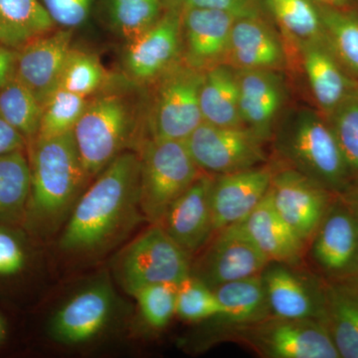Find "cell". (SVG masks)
<instances>
[{
  "mask_svg": "<svg viewBox=\"0 0 358 358\" xmlns=\"http://www.w3.org/2000/svg\"><path fill=\"white\" fill-rule=\"evenodd\" d=\"M30 189L31 169L20 150L0 155V211L20 210Z\"/></svg>",
  "mask_w": 358,
  "mask_h": 358,
  "instance_id": "30",
  "label": "cell"
},
{
  "mask_svg": "<svg viewBox=\"0 0 358 358\" xmlns=\"http://www.w3.org/2000/svg\"><path fill=\"white\" fill-rule=\"evenodd\" d=\"M203 122L219 127H241L237 74L227 67L213 68L204 75L199 94Z\"/></svg>",
  "mask_w": 358,
  "mask_h": 358,
  "instance_id": "26",
  "label": "cell"
},
{
  "mask_svg": "<svg viewBox=\"0 0 358 358\" xmlns=\"http://www.w3.org/2000/svg\"><path fill=\"white\" fill-rule=\"evenodd\" d=\"M16 54L7 49H0V87L13 78L15 68Z\"/></svg>",
  "mask_w": 358,
  "mask_h": 358,
  "instance_id": "42",
  "label": "cell"
},
{
  "mask_svg": "<svg viewBox=\"0 0 358 358\" xmlns=\"http://www.w3.org/2000/svg\"><path fill=\"white\" fill-rule=\"evenodd\" d=\"M41 103L27 87L11 78L0 91V117L24 138L37 136L42 115Z\"/></svg>",
  "mask_w": 358,
  "mask_h": 358,
  "instance_id": "28",
  "label": "cell"
},
{
  "mask_svg": "<svg viewBox=\"0 0 358 358\" xmlns=\"http://www.w3.org/2000/svg\"><path fill=\"white\" fill-rule=\"evenodd\" d=\"M213 181L208 174H200L157 223L189 256L206 246L214 237L211 210Z\"/></svg>",
  "mask_w": 358,
  "mask_h": 358,
  "instance_id": "13",
  "label": "cell"
},
{
  "mask_svg": "<svg viewBox=\"0 0 358 358\" xmlns=\"http://www.w3.org/2000/svg\"><path fill=\"white\" fill-rule=\"evenodd\" d=\"M272 171L253 167L214 178L211 189V210L214 235L241 222L260 204L267 194Z\"/></svg>",
  "mask_w": 358,
  "mask_h": 358,
  "instance_id": "16",
  "label": "cell"
},
{
  "mask_svg": "<svg viewBox=\"0 0 358 358\" xmlns=\"http://www.w3.org/2000/svg\"><path fill=\"white\" fill-rule=\"evenodd\" d=\"M222 313L215 292L197 278L189 275L178 286L176 313L186 322L218 319Z\"/></svg>",
  "mask_w": 358,
  "mask_h": 358,
  "instance_id": "31",
  "label": "cell"
},
{
  "mask_svg": "<svg viewBox=\"0 0 358 358\" xmlns=\"http://www.w3.org/2000/svg\"><path fill=\"white\" fill-rule=\"evenodd\" d=\"M71 40L72 32L62 30L32 40L16 54L14 77L32 92L42 107L58 89Z\"/></svg>",
  "mask_w": 358,
  "mask_h": 358,
  "instance_id": "15",
  "label": "cell"
},
{
  "mask_svg": "<svg viewBox=\"0 0 358 358\" xmlns=\"http://www.w3.org/2000/svg\"><path fill=\"white\" fill-rule=\"evenodd\" d=\"M103 75L102 66L95 57L83 52L71 50L58 89L86 98L101 86Z\"/></svg>",
  "mask_w": 358,
  "mask_h": 358,
  "instance_id": "35",
  "label": "cell"
},
{
  "mask_svg": "<svg viewBox=\"0 0 358 358\" xmlns=\"http://www.w3.org/2000/svg\"><path fill=\"white\" fill-rule=\"evenodd\" d=\"M282 27L296 38L313 42L324 32L322 17L310 0H268Z\"/></svg>",
  "mask_w": 358,
  "mask_h": 358,
  "instance_id": "32",
  "label": "cell"
},
{
  "mask_svg": "<svg viewBox=\"0 0 358 358\" xmlns=\"http://www.w3.org/2000/svg\"><path fill=\"white\" fill-rule=\"evenodd\" d=\"M30 218L44 235L57 232L87 178L73 131L37 138L32 155Z\"/></svg>",
  "mask_w": 358,
  "mask_h": 358,
  "instance_id": "2",
  "label": "cell"
},
{
  "mask_svg": "<svg viewBox=\"0 0 358 358\" xmlns=\"http://www.w3.org/2000/svg\"><path fill=\"white\" fill-rule=\"evenodd\" d=\"M210 241L199 262L192 267V275L211 289L261 275L271 263L236 226L219 231Z\"/></svg>",
  "mask_w": 358,
  "mask_h": 358,
  "instance_id": "10",
  "label": "cell"
},
{
  "mask_svg": "<svg viewBox=\"0 0 358 358\" xmlns=\"http://www.w3.org/2000/svg\"><path fill=\"white\" fill-rule=\"evenodd\" d=\"M115 274L129 294L148 285H178L192 275L190 256L159 224L136 238L115 264Z\"/></svg>",
  "mask_w": 358,
  "mask_h": 358,
  "instance_id": "6",
  "label": "cell"
},
{
  "mask_svg": "<svg viewBox=\"0 0 358 358\" xmlns=\"http://www.w3.org/2000/svg\"><path fill=\"white\" fill-rule=\"evenodd\" d=\"M220 303L222 327L244 326L270 317L262 274L213 289Z\"/></svg>",
  "mask_w": 358,
  "mask_h": 358,
  "instance_id": "24",
  "label": "cell"
},
{
  "mask_svg": "<svg viewBox=\"0 0 358 358\" xmlns=\"http://www.w3.org/2000/svg\"><path fill=\"white\" fill-rule=\"evenodd\" d=\"M178 285L154 284L141 287L131 296L138 301L141 315L148 326L164 329L176 313Z\"/></svg>",
  "mask_w": 358,
  "mask_h": 358,
  "instance_id": "36",
  "label": "cell"
},
{
  "mask_svg": "<svg viewBox=\"0 0 358 358\" xmlns=\"http://www.w3.org/2000/svg\"><path fill=\"white\" fill-rule=\"evenodd\" d=\"M181 21L169 13L152 27L131 40L126 55L129 74L136 79H152L166 69L178 55L180 46Z\"/></svg>",
  "mask_w": 358,
  "mask_h": 358,
  "instance_id": "20",
  "label": "cell"
},
{
  "mask_svg": "<svg viewBox=\"0 0 358 358\" xmlns=\"http://www.w3.org/2000/svg\"><path fill=\"white\" fill-rule=\"evenodd\" d=\"M320 320L326 324L341 358H358V274L322 278Z\"/></svg>",
  "mask_w": 358,
  "mask_h": 358,
  "instance_id": "18",
  "label": "cell"
},
{
  "mask_svg": "<svg viewBox=\"0 0 358 358\" xmlns=\"http://www.w3.org/2000/svg\"><path fill=\"white\" fill-rule=\"evenodd\" d=\"M25 253L15 236L8 231L0 229V275L9 277L22 271Z\"/></svg>",
  "mask_w": 358,
  "mask_h": 358,
  "instance_id": "39",
  "label": "cell"
},
{
  "mask_svg": "<svg viewBox=\"0 0 358 358\" xmlns=\"http://www.w3.org/2000/svg\"><path fill=\"white\" fill-rule=\"evenodd\" d=\"M280 148L296 171L334 195L352 187V176L333 129L317 115L310 112L296 115L282 133Z\"/></svg>",
  "mask_w": 358,
  "mask_h": 358,
  "instance_id": "3",
  "label": "cell"
},
{
  "mask_svg": "<svg viewBox=\"0 0 358 358\" xmlns=\"http://www.w3.org/2000/svg\"><path fill=\"white\" fill-rule=\"evenodd\" d=\"M339 199L345 202L346 206L352 211L358 219V185H352V187L343 194L338 195Z\"/></svg>",
  "mask_w": 358,
  "mask_h": 358,
  "instance_id": "43",
  "label": "cell"
},
{
  "mask_svg": "<svg viewBox=\"0 0 358 358\" xmlns=\"http://www.w3.org/2000/svg\"><path fill=\"white\" fill-rule=\"evenodd\" d=\"M186 7L218 9L232 14L235 17L259 16V0H183Z\"/></svg>",
  "mask_w": 358,
  "mask_h": 358,
  "instance_id": "40",
  "label": "cell"
},
{
  "mask_svg": "<svg viewBox=\"0 0 358 358\" xmlns=\"http://www.w3.org/2000/svg\"><path fill=\"white\" fill-rule=\"evenodd\" d=\"M222 338L240 341L268 358H341L326 324L317 319L270 315L254 324L222 327Z\"/></svg>",
  "mask_w": 358,
  "mask_h": 358,
  "instance_id": "4",
  "label": "cell"
},
{
  "mask_svg": "<svg viewBox=\"0 0 358 358\" xmlns=\"http://www.w3.org/2000/svg\"><path fill=\"white\" fill-rule=\"evenodd\" d=\"M260 138L249 128L202 122L185 141L193 160L207 173L225 176L253 169L265 159Z\"/></svg>",
  "mask_w": 358,
  "mask_h": 358,
  "instance_id": "8",
  "label": "cell"
},
{
  "mask_svg": "<svg viewBox=\"0 0 358 358\" xmlns=\"http://www.w3.org/2000/svg\"><path fill=\"white\" fill-rule=\"evenodd\" d=\"M131 117L126 105L115 96L88 103L73 129L87 178L101 173L119 155L128 140Z\"/></svg>",
  "mask_w": 358,
  "mask_h": 358,
  "instance_id": "7",
  "label": "cell"
},
{
  "mask_svg": "<svg viewBox=\"0 0 358 358\" xmlns=\"http://www.w3.org/2000/svg\"><path fill=\"white\" fill-rule=\"evenodd\" d=\"M227 54L241 70H271L282 62L281 45L259 16L235 20Z\"/></svg>",
  "mask_w": 358,
  "mask_h": 358,
  "instance_id": "23",
  "label": "cell"
},
{
  "mask_svg": "<svg viewBox=\"0 0 358 358\" xmlns=\"http://www.w3.org/2000/svg\"><path fill=\"white\" fill-rule=\"evenodd\" d=\"M203 78L182 70L164 82L152 117V138L185 141L203 122L199 103Z\"/></svg>",
  "mask_w": 358,
  "mask_h": 358,
  "instance_id": "12",
  "label": "cell"
},
{
  "mask_svg": "<svg viewBox=\"0 0 358 358\" xmlns=\"http://www.w3.org/2000/svg\"><path fill=\"white\" fill-rule=\"evenodd\" d=\"M54 26L39 0H0V44L6 48H21Z\"/></svg>",
  "mask_w": 358,
  "mask_h": 358,
  "instance_id": "25",
  "label": "cell"
},
{
  "mask_svg": "<svg viewBox=\"0 0 358 358\" xmlns=\"http://www.w3.org/2000/svg\"><path fill=\"white\" fill-rule=\"evenodd\" d=\"M237 79L242 122L263 138L281 108L279 79L271 70H242Z\"/></svg>",
  "mask_w": 358,
  "mask_h": 358,
  "instance_id": "21",
  "label": "cell"
},
{
  "mask_svg": "<svg viewBox=\"0 0 358 358\" xmlns=\"http://www.w3.org/2000/svg\"><path fill=\"white\" fill-rule=\"evenodd\" d=\"M303 52L305 69L313 96L320 107L334 112L350 99V82L334 59L319 45L308 42Z\"/></svg>",
  "mask_w": 358,
  "mask_h": 358,
  "instance_id": "27",
  "label": "cell"
},
{
  "mask_svg": "<svg viewBox=\"0 0 358 358\" xmlns=\"http://www.w3.org/2000/svg\"><path fill=\"white\" fill-rule=\"evenodd\" d=\"M268 193L275 210L306 244L336 196L294 169L273 174Z\"/></svg>",
  "mask_w": 358,
  "mask_h": 358,
  "instance_id": "9",
  "label": "cell"
},
{
  "mask_svg": "<svg viewBox=\"0 0 358 358\" xmlns=\"http://www.w3.org/2000/svg\"><path fill=\"white\" fill-rule=\"evenodd\" d=\"M312 256L324 278L358 274V219L338 195L312 239Z\"/></svg>",
  "mask_w": 358,
  "mask_h": 358,
  "instance_id": "11",
  "label": "cell"
},
{
  "mask_svg": "<svg viewBox=\"0 0 358 358\" xmlns=\"http://www.w3.org/2000/svg\"><path fill=\"white\" fill-rule=\"evenodd\" d=\"M141 162L133 154L115 157L77 200L59 246L65 253L94 255L110 248L138 222Z\"/></svg>",
  "mask_w": 358,
  "mask_h": 358,
  "instance_id": "1",
  "label": "cell"
},
{
  "mask_svg": "<svg viewBox=\"0 0 358 358\" xmlns=\"http://www.w3.org/2000/svg\"><path fill=\"white\" fill-rule=\"evenodd\" d=\"M334 112L331 129L350 174L358 178V99H348Z\"/></svg>",
  "mask_w": 358,
  "mask_h": 358,
  "instance_id": "37",
  "label": "cell"
},
{
  "mask_svg": "<svg viewBox=\"0 0 358 358\" xmlns=\"http://www.w3.org/2000/svg\"><path fill=\"white\" fill-rule=\"evenodd\" d=\"M271 315L284 319H320L322 278L303 280L287 268L271 262L262 273Z\"/></svg>",
  "mask_w": 358,
  "mask_h": 358,
  "instance_id": "17",
  "label": "cell"
},
{
  "mask_svg": "<svg viewBox=\"0 0 358 358\" xmlns=\"http://www.w3.org/2000/svg\"><path fill=\"white\" fill-rule=\"evenodd\" d=\"M6 324H4L3 320L0 317V343L3 341L4 338H6Z\"/></svg>",
  "mask_w": 358,
  "mask_h": 358,
  "instance_id": "44",
  "label": "cell"
},
{
  "mask_svg": "<svg viewBox=\"0 0 358 358\" xmlns=\"http://www.w3.org/2000/svg\"><path fill=\"white\" fill-rule=\"evenodd\" d=\"M235 17L218 9L186 7L183 16L186 43L193 62L206 64L227 54Z\"/></svg>",
  "mask_w": 358,
  "mask_h": 358,
  "instance_id": "22",
  "label": "cell"
},
{
  "mask_svg": "<svg viewBox=\"0 0 358 358\" xmlns=\"http://www.w3.org/2000/svg\"><path fill=\"white\" fill-rule=\"evenodd\" d=\"M140 207L143 219L160 222L167 209L200 176L185 141L152 138L143 148Z\"/></svg>",
  "mask_w": 358,
  "mask_h": 358,
  "instance_id": "5",
  "label": "cell"
},
{
  "mask_svg": "<svg viewBox=\"0 0 358 358\" xmlns=\"http://www.w3.org/2000/svg\"><path fill=\"white\" fill-rule=\"evenodd\" d=\"M115 25L129 39L145 32L159 20V0H110Z\"/></svg>",
  "mask_w": 358,
  "mask_h": 358,
  "instance_id": "34",
  "label": "cell"
},
{
  "mask_svg": "<svg viewBox=\"0 0 358 358\" xmlns=\"http://www.w3.org/2000/svg\"><path fill=\"white\" fill-rule=\"evenodd\" d=\"M88 103L85 96L56 90L44 103L36 138H52L73 131Z\"/></svg>",
  "mask_w": 358,
  "mask_h": 358,
  "instance_id": "29",
  "label": "cell"
},
{
  "mask_svg": "<svg viewBox=\"0 0 358 358\" xmlns=\"http://www.w3.org/2000/svg\"><path fill=\"white\" fill-rule=\"evenodd\" d=\"M324 32L341 60L358 74V20L352 16L324 10L320 13Z\"/></svg>",
  "mask_w": 358,
  "mask_h": 358,
  "instance_id": "33",
  "label": "cell"
},
{
  "mask_svg": "<svg viewBox=\"0 0 358 358\" xmlns=\"http://www.w3.org/2000/svg\"><path fill=\"white\" fill-rule=\"evenodd\" d=\"M93 0H42L55 24L74 28L83 24L91 13Z\"/></svg>",
  "mask_w": 358,
  "mask_h": 358,
  "instance_id": "38",
  "label": "cell"
},
{
  "mask_svg": "<svg viewBox=\"0 0 358 358\" xmlns=\"http://www.w3.org/2000/svg\"><path fill=\"white\" fill-rule=\"evenodd\" d=\"M234 226L270 262L293 265L303 256L305 242L275 210L268 190L260 204L244 220Z\"/></svg>",
  "mask_w": 358,
  "mask_h": 358,
  "instance_id": "19",
  "label": "cell"
},
{
  "mask_svg": "<svg viewBox=\"0 0 358 358\" xmlns=\"http://www.w3.org/2000/svg\"><path fill=\"white\" fill-rule=\"evenodd\" d=\"M110 285L96 282L66 301L51 320L52 338L63 345H80L96 338L105 329L114 310Z\"/></svg>",
  "mask_w": 358,
  "mask_h": 358,
  "instance_id": "14",
  "label": "cell"
},
{
  "mask_svg": "<svg viewBox=\"0 0 358 358\" xmlns=\"http://www.w3.org/2000/svg\"><path fill=\"white\" fill-rule=\"evenodd\" d=\"M324 1L334 2V3H336V2L343 1V0H324Z\"/></svg>",
  "mask_w": 358,
  "mask_h": 358,
  "instance_id": "45",
  "label": "cell"
},
{
  "mask_svg": "<svg viewBox=\"0 0 358 358\" xmlns=\"http://www.w3.org/2000/svg\"><path fill=\"white\" fill-rule=\"evenodd\" d=\"M24 145V136L0 117V155L20 150Z\"/></svg>",
  "mask_w": 358,
  "mask_h": 358,
  "instance_id": "41",
  "label": "cell"
}]
</instances>
